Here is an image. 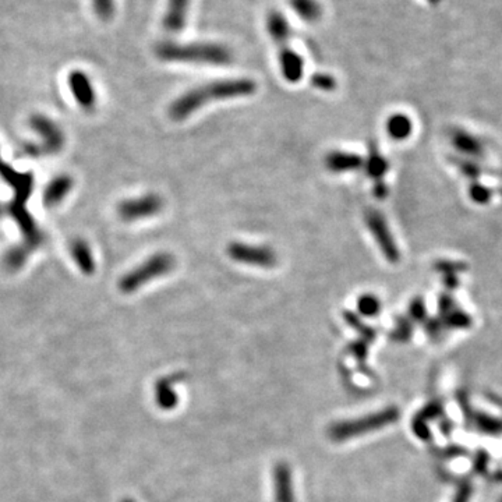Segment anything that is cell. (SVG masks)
<instances>
[{
  "instance_id": "11",
  "label": "cell",
  "mask_w": 502,
  "mask_h": 502,
  "mask_svg": "<svg viewBox=\"0 0 502 502\" xmlns=\"http://www.w3.org/2000/svg\"><path fill=\"white\" fill-rule=\"evenodd\" d=\"M281 49L279 53V63H281V71L286 81L289 83H297L302 80L304 73V62L303 58L295 52L288 44L278 46Z\"/></svg>"
},
{
  "instance_id": "2",
  "label": "cell",
  "mask_w": 502,
  "mask_h": 502,
  "mask_svg": "<svg viewBox=\"0 0 502 502\" xmlns=\"http://www.w3.org/2000/svg\"><path fill=\"white\" fill-rule=\"evenodd\" d=\"M158 59L178 63H201V64H227L233 56L226 46L219 44H175L164 42L155 51Z\"/></svg>"
},
{
  "instance_id": "19",
  "label": "cell",
  "mask_w": 502,
  "mask_h": 502,
  "mask_svg": "<svg viewBox=\"0 0 502 502\" xmlns=\"http://www.w3.org/2000/svg\"><path fill=\"white\" fill-rule=\"evenodd\" d=\"M291 5L295 13L307 23L317 21L322 15L321 5L317 0H291Z\"/></svg>"
},
{
  "instance_id": "27",
  "label": "cell",
  "mask_w": 502,
  "mask_h": 502,
  "mask_svg": "<svg viewBox=\"0 0 502 502\" xmlns=\"http://www.w3.org/2000/svg\"><path fill=\"white\" fill-rule=\"evenodd\" d=\"M5 214H8V208H6V205L0 202V216H3Z\"/></svg>"
},
{
  "instance_id": "20",
  "label": "cell",
  "mask_w": 502,
  "mask_h": 502,
  "mask_svg": "<svg viewBox=\"0 0 502 502\" xmlns=\"http://www.w3.org/2000/svg\"><path fill=\"white\" fill-rule=\"evenodd\" d=\"M31 253H33V251L28 250L23 243L16 244L15 247L9 248L8 253L5 254V266H6V268L10 270V271H19L20 268L24 267V264L27 263Z\"/></svg>"
},
{
  "instance_id": "8",
  "label": "cell",
  "mask_w": 502,
  "mask_h": 502,
  "mask_svg": "<svg viewBox=\"0 0 502 502\" xmlns=\"http://www.w3.org/2000/svg\"><path fill=\"white\" fill-rule=\"evenodd\" d=\"M365 223L370 232L372 233V237L375 239L376 244H379V247L381 248L384 257L392 264L398 263L401 257L399 250L388 227V223L381 215V212H379L376 209H368L365 212Z\"/></svg>"
},
{
  "instance_id": "3",
  "label": "cell",
  "mask_w": 502,
  "mask_h": 502,
  "mask_svg": "<svg viewBox=\"0 0 502 502\" xmlns=\"http://www.w3.org/2000/svg\"><path fill=\"white\" fill-rule=\"evenodd\" d=\"M0 176L15 189V200L6 205L8 214L17 222L24 236H30L37 230L35 220L28 214L26 204L34 187V178L30 173H19L0 158Z\"/></svg>"
},
{
  "instance_id": "17",
  "label": "cell",
  "mask_w": 502,
  "mask_h": 502,
  "mask_svg": "<svg viewBox=\"0 0 502 502\" xmlns=\"http://www.w3.org/2000/svg\"><path fill=\"white\" fill-rule=\"evenodd\" d=\"M386 129H387L388 136L392 140L402 141V140H406L412 135L413 124H412V120L406 114L395 113L388 117Z\"/></svg>"
},
{
  "instance_id": "16",
  "label": "cell",
  "mask_w": 502,
  "mask_h": 502,
  "mask_svg": "<svg viewBox=\"0 0 502 502\" xmlns=\"http://www.w3.org/2000/svg\"><path fill=\"white\" fill-rule=\"evenodd\" d=\"M267 30L271 38L275 41L278 46L285 45L289 42L291 38V28L284 15L279 12H271L267 17Z\"/></svg>"
},
{
  "instance_id": "21",
  "label": "cell",
  "mask_w": 502,
  "mask_h": 502,
  "mask_svg": "<svg viewBox=\"0 0 502 502\" xmlns=\"http://www.w3.org/2000/svg\"><path fill=\"white\" fill-rule=\"evenodd\" d=\"M388 171V162L387 159L376 151L375 148H371L367 162H365V172L368 176L380 180Z\"/></svg>"
},
{
  "instance_id": "1",
  "label": "cell",
  "mask_w": 502,
  "mask_h": 502,
  "mask_svg": "<svg viewBox=\"0 0 502 502\" xmlns=\"http://www.w3.org/2000/svg\"><path fill=\"white\" fill-rule=\"evenodd\" d=\"M257 91V84L250 78L219 80L197 88H193L179 96L169 107V114L173 120H183L193 114L198 107L214 102L239 96L253 95Z\"/></svg>"
},
{
  "instance_id": "6",
  "label": "cell",
  "mask_w": 502,
  "mask_h": 502,
  "mask_svg": "<svg viewBox=\"0 0 502 502\" xmlns=\"http://www.w3.org/2000/svg\"><path fill=\"white\" fill-rule=\"evenodd\" d=\"M30 128L40 137V148L44 155H55L64 147L66 137L60 125L44 114H34L30 119Z\"/></svg>"
},
{
  "instance_id": "23",
  "label": "cell",
  "mask_w": 502,
  "mask_h": 502,
  "mask_svg": "<svg viewBox=\"0 0 502 502\" xmlns=\"http://www.w3.org/2000/svg\"><path fill=\"white\" fill-rule=\"evenodd\" d=\"M357 309L360 314L367 317H374L381 310V303L372 295H363L357 302Z\"/></svg>"
},
{
  "instance_id": "13",
  "label": "cell",
  "mask_w": 502,
  "mask_h": 502,
  "mask_svg": "<svg viewBox=\"0 0 502 502\" xmlns=\"http://www.w3.org/2000/svg\"><path fill=\"white\" fill-rule=\"evenodd\" d=\"M191 0H168L164 16V28L169 33H180L187 20V13Z\"/></svg>"
},
{
  "instance_id": "7",
  "label": "cell",
  "mask_w": 502,
  "mask_h": 502,
  "mask_svg": "<svg viewBox=\"0 0 502 502\" xmlns=\"http://www.w3.org/2000/svg\"><path fill=\"white\" fill-rule=\"evenodd\" d=\"M164 208L161 196L150 193L136 198L124 200L117 205V215L125 222H133L158 215Z\"/></svg>"
},
{
  "instance_id": "5",
  "label": "cell",
  "mask_w": 502,
  "mask_h": 502,
  "mask_svg": "<svg viewBox=\"0 0 502 502\" xmlns=\"http://www.w3.org/2000/svg\"><path fill=\"white\" fill-rule=\"evenodd\" d=\"M227 256L236 263L253 267L271 268L277 264L275 251L266 245H253L234 241L227 245Z\"/></svg>"
},
{
  "instance_id": "28",
  "label": "cell",
  "mask_w": 502,
  "mask_h": 502,
  "mask_svg": "<svg viewBox=\"0 0 502 502\" xmlns=\"http://www.w3.org/2000/svg\"><path fill=\"white\" fill-rule=\"evenodd\" d=\"M430 2H437V0H430Z\"/></svg>"
},
{
  "instance_id": "26",
  "label": "cell",
  "mask_w": 502,
  "mask_h": 502,
  "mask_svg": "<svg viewBox=\"0 0 502 502\" xmlns=\"http://www.w3.org/2000/svg\"><path fill=\"white\" fill-rule=\"evenodd\" d=\"M374 194H375V197H379V198H384L387 194H388V190H387V186L383 183V182H380V183H376L375 184V187H374Z\"/></svg>"
},
{
  "instance_id": "14",
  "label": "cell",
  "mask_w": 502,
  "mask_h": 502,
  "mask_svg": "<svg viewBox=\"0 0 502 502\" xmlns=\"http://www.w3.org/2000/svg\"><path fill=\"white\" fill-rule=\"evenodd\" d=\"M70 254L78 270L84 275H94L96 264L91 245L84 239H74L70 244Z\"/></svg>"
},
{
  "instance_id": "25",
  "label": "cell",
  "mask_w": 502,
  "mask_h": 502,
  "mask_svg": "<svg viewBox=\"0 0 502 502\" xmlns=\"http://www.w3.org/2000/svg\"><path fill=\"white\" fill-rule=\"evenodd\" d=\"M311 85L321 91H334L336 88V80L329 74L318 73L311 77Z\"/></svg>"
},
{
  "instance_id": "4",
  "label": "cell",
  "mask_w": 502,
  "mask_h": 502,
  "mask_svg": "<svg viewBox=\"0 0 502 502\" xmlns=\"http://www.w3.org/2000/svg\"><path fill=\"white\" fill-rule=\"evenodd\" d=\"M175 259L169 253H157L148 260L123 275L119 281V291L130 295L137 292L141 286L150 284L155 278L169 274L175 268Z\"/></svg>"
},
{
  "instance_id": "15",
  "label": "cell",
  "mask_w": 502,
  "mask_h": 502,
  "mask_svg": "<svg viewBox=\"0 0 502 502\" xmlns=\"http://www.w3.org/2000/svg\"><path fill=\"white\" fill-rule=\"evenodd\" d=\"M364 161L360 155L353 153L345 151H334L329 153L325 158V165L331 172L343 173V172H353L361 169Z\"/></svg>"
},
{
  "instance_id": "12",
  "label": "cell",
  "mask_w": 502,
  "mask_h": 502,
  "mask_svg": "<svg viewBox=\"0 0 502 502\" xmlns=\"http://www.w3.org/2000/svg\"><path fill=\"white\" fill-rule=\"evenodd\" d=\"M391 417H392V415L386 413V415H380V416H372V417H368V419H363V420H360V422L346 423V424L334 427L332 431H331V434H332V437L336 438V440H345V438L353 437V435L357 434V433L380 427L383 422L387 423Z\"/></svg>"
},
{
  "instance_id": "10",
  "label": "cell",
  "mask_w": 502,
  "mask_h": 502,
  "mask_svg": "<svg viewBox=\"0 0 502 502\" xmlns=\"http://www.w3.org/2000/svg\"><path fill=\"white\" fill-rule=\"evenodd\" d=\"M73 186H74V180L69 175H59V176L53 178L44 190V194H42L44 205L48 208L58 207L70 194V191L73 190Z\"/></svg>"
},
{
  "instance_id": "22",
  "label": "cell",
  "mask_w": 502,
  "mask_h": 502,
  "mask_svg": "<svg viewBox=\"0 0 502 502\" xmlns=\"http://www.w3.org/2000/svg\"><path fill=\"white\" fill-rule=\"evenodd\" d=\"M452 144L456 150L462 151V153H469L473 155H477L478 153H481V143H478V140L467 133L463 132H455L452 136Z\"/></svg>"
},
{
  "instance_id": "18",
  "label": "cell",
  "mask_w": 502,
  "mask_h": 502,
  "mask_svg": "<svg viewBox=\"0 0 502 502\" xmlns=\"http://www.w3.org/2000/svg\"><path fill=\"white\" fill-rule=\"evenodd\" d=\"M275 490L278 502H293L291 473L285 465H279L275 470Z\"/></svg>"
},
{
  "instance_id": "9",
  "label": "cell",
  "mask_w": 502,
  "mask_h": 502,
  "mask_svg": "<svg viewBox=\"0 0 502 502\" xmlns=\"http://www.w3.org/2000/svg\"><path fill=\"white\" fill-rule=\"evenodd\" d=\"M70 92L76 102L85 110H92L96 105V92L91 78L81 70H73L69 74Z\"/></svg>"
},
{
  "instance_id": "24",
  "label": "cell",
  "mask_w": 502,
  "mask_h": 502,
  "mask_svg": "<svg viewBox=\"0 0 502 502\" xmlns=\"http://www.w3.org/2000/svg\"><path fill=\"white\" fill-rule=\"evenodd\" d=\"M92 9L98 19L109 21L114 16L116 3L114 0H92Z\"/></svg>"
}]
</instances>
